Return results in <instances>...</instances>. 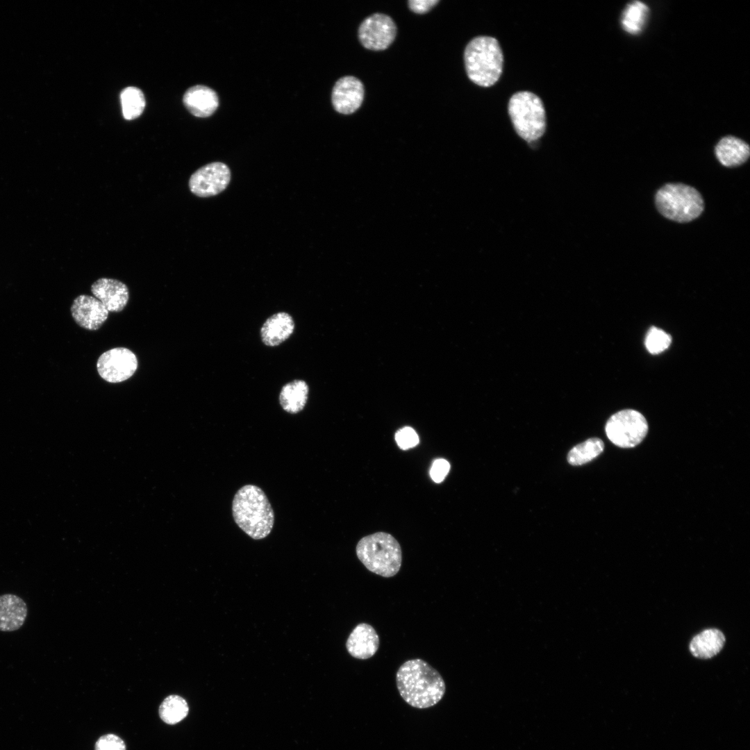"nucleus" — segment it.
I'll return each mask as SVG.
<instances>
[{"instance_id": "8", "label": "nucleus", "mask_w": 750, "mask_h": 750, "mask_svg": "<svg viewBox=\"0 0 750 750\" xmlns=\"http://www.w3.org/2000/svg\"><path fill=\"white\" fill-rule=\"evenodd\" d=\"M135 353L125 347H116L103 353L97 360V369L106 381L116 383L131 378L138 369Z\"/></svg>"}, {"instance_id": "5", "label": "nucleus", "mask_w": 750, "mask_h": 750, "mask_svg": "<svg viewBox=\"0 0 750 750\" xmlns=\"http://www.w3.org/2000/svg\"><path fill=\"white\" fill-rule=\"evenodd\" d=\"M655 202L658 211L666 218L677 222H688L697 218L704 208L701 194L683 183H668L656 192Z\"/></svg>"}, {"instance_id": "24", "label": "nucleus", "mask_w": 750, "mask_h": 750, "mask_svg": "<svg viewBox=\"0 0 750 750\" xmlns=\"http://www.w3.org/2000/svg\"><path fill=\"white\" fill-rule=\"evenodd\" d=\"M120 101L123 116L127 120H132L140 116L145 107L144 94L139 88L135 87L124 88L120 94Z\"/></svg>"}, {"instance_id": "16", "label": "nucleus", "mask_w": 750, "mask_h": 750, "mask_svg": "<svg viewBox=\"0 0 750 750\" xmlns=\"http://www.w3.org/2000/svg\"><path fill=\"white\" fill-rule=\"evenodd\" d=\"M183 103L193 115L207 117L217 110L219 99L212 89L198 85L188 89L183 96Z\"/></svg>"}, {"instance_id": "3", "label": "nucleus", "mask_w": 750, "mask_h": 750, "mask_svg": "<svg viewBox=\"0 0 750 750\" xmlns=\"http://www.w3.org/2000/svg\"><path fill=\"white\" fill-rule=\"evenodd\" d=\"M464 60L469 78L481 87H490L500 78L503 56L498 41L490 36H478L467 45Z\"/></svg>"}, {"instance_id": "29", "label": "nucleus", "mask_w": 750, "mask_h": 750, "mask_svg": "<svg viewBox=\"0 0 750 750\" xmlns=\"http://www.w3.org/2000/svg\"><path fill=\"white\" fill-rule=\"evenodd\" d=\"M438 3V0H410L408 1L410 9L417 14L428 12Z\"/></svg>"}, {"instance_id": "21", "label": "nucleus", "mask_w": 750, "mask_h": 750, "mask_svg": "<svg viewBox=\"0 0 750 750\" xmlns=\"http://www.w3.org/2000/svg\"><path fill=\"white\" fill-rule=\"evenodd\" d=\"M649 9L643 2L633 1L622 12L621 24L629 34L638 35L643 30L649 17Z\"/></svg>"}, {"instance_id": "7", "label": "nucleus", "mask_w": 750, "mask_h": 750, "mask_svg": "<svg viewBox=\"0 0 750 750\" xmlns=\"http://www.w3.org/2000/svg\"><path fill=\"white\" fill-rule=\"evenodd\" d=\"M605 431L608 438L616 446L633 448L647 435L648 424L640 412L626 409L612 415L606 422Z\"/></svg>"}, {"instance_id": "20", "label": "nucleus", "mask_w": 750, "mask_h": 750, "mask_svg": "<svg viewBox=\"0 0 750 750\" xmlns=\"http://www.w3.org/2000/svg\"><path fill=\"white\" fill-rule=\"evenodd\" d=\"M308 394L307 383L302 380H294L282 388L279 395V402L285 411L296 414L305 407Z\"/></svg>"}, {"instance_id": "23", "label": "nucleus", "mask_w": 750, "mask_h": 750, "mask_svg": "<svg viewBox=\"0 0 750 750\" xmlns=\"http://www.w3.org/2000/svg\"><path fill=\"white\" fill-rule=\"evenodd\" d=\"M189 707L186 701L180 696L172 694L167 697L159 707L160 719L167 724H176L188 715Z\"/></svg>"}, {"instance_id": "2", "label": "nucleus", "mask_w": 750, "mask_h": 750, "mask_svg": "<svg viewBox=\"0 0 750 750\" xmlns=\"http://www.w3.org/2000/svg\"><path fill=\"white\" fill-rule=\"evenodd\" d=\"M232 512L236 524L254 540L266 538L274 523V513L263 490L255 485H246L235 493Z\"/></svg>"}, {"instance_id": "15", "label": "nucleus", "mask_w": 750, "mask_h": 750, "mask_svg": "<svg viewBox=\"0 0 750 750\" xmlns=\"http://www.w3.org/2000/svg\"><path fill=\"white\" fill-rule=\"evenodd\" d=\"M28 615L26 602L14 594L0 595V631L12 632L24 624Z\"/></svg>"}, {"instance_id": "12", "label": "nucleus", "mask_w": 750, "mask_h": 750, "mask_svg": "<svg viewBox=\"0 0 750 750\" xmlns=\"http://www.w3.org/2000/svg\"><path fill=\"white\" fill-rule=\"evenodd\" d=\"M108 312L99 299L90 295L78 296L71 306V313L75 322L90 331L98 330L106 321Z\"/></svg>"}, {"instance_id": "25", "label": "nucleus", "mask_w": 750, "mask_h": 750, "mask_svg": "<svg viewBox=\"0 0 750 750\" xmlns=\"http://www.w3.org/2000/svg\"><path fill=\"white\" fill-rule=\"evenodd\" d=\"M672 342V337L664 331L651 327L648 331L645 346L652 354H658L667 349Z\"/></svg>"}, {"instance_id": "6", "label": "nucleus", "mask_w": 750, "mask_h": 750, "mask_svg": "<svg viewBox=\"0 0 750 750\" xmlns=\"http://www.w3.org/2000/svg\"><path fill=\"white\" fill-rule=\"evenodd\" d=\"M508 113L517 133L524 140L533 142L539 139L546 128V115L543 103L536 94L520 91L510 99Z\"/></svg>"}, {"instance_id": "19", "label": "nucleus", "mask_w": 750, "mask_h": 750, "mask_svg": "<svg viewBox=\"0 0 750 750\" xmlns=\"http://www.w3.org/2000/svg\"><path fill=\"white\" fill-rule=\"evenodd\" d=\"M725 643V637L716 628L703 631L693 638L690 644L692 654L698 658L708 659L717 655Z\"/></svg>"}, {"instance_id": "4", "label": "nucleus", "mask_w": 750, "mask_h": 750, "mask_svg": "<svg viewBox=\"0 0 750 750\" xmlns=\"http://www.w3.org/2000/svg\"><path fill=\"white\" fill-rule=\"evenodd\" d=\"M356 551L359 560L369 572L384 578L394 576L401 569V546L388 533L377 532L363 537L358 541Z\"/></svg>"}, {"instance_id": "14", "label": "nucleus", "mask_w": 750, "mask_h": 750, "mask_svg": "<svg viewBox=\"0 0 750 750\" xmlns=\"http://www.w3.org/2000/svg\"><path fill=\"white\" fill-rule=\"evenodd\" d=\"M379 637L369 624H358L351 632L346 642V649L353 658L366 660L372 657L379 647Z\"/></svg>"}, {"instance_id": "13", "label": "nucleus", "mask_w": 750, "mask_h": 750, "mask_svg": "<svg viewBox=\"0 0 750 750\" xmlns=\"http://www.w3.org/2000/svg\"><path fill=\"white\" fill-rule=\"evenodd\" d=\"M91 292L108 312L122 311L129 299L128 287L123 282L115 278H99L91 285Z\"/></svg>"}, {"instance_id": "22", "label": "nucleus", "mask_w": 750, "mask_h": 750, "mask_svg": "<svg viewBox=\"0 0 750 750\" xmlns=\"http://www.w3.org/2000/svg\"><path fill=\"white\" fill-rule=\"evenodd\" d=\"M604 449V444L601 439L593 438L576 445L567 455V461L572 465L585 464L599 455Z\"/></svg>"}, {"instance_id": "28", "label": "nucleus", "mask_w": 750, "mask_h": 750, "mask_svg": "<svg viewBox=\"0 0 750 750\" xmlns=\"http://www.w3.org/2000/svg\"><path fill=\"white\" fill-rule=\"evenodd\" d=\"M449 469L450 465L446 460H436L430 471L431 477L435 483H440L448 474Z\"/></svg>"}, {"instance_id": "9", "label": "nucleus", "mask_w": 750, "mask_h": 750, "mask_svg": "<svg viewBox=\"0 0 750 750\" xmlns=\"http://www.w3.org/2000/svg\"><path fill=\"white\" fill-rule=\"evenodd\" d=\"M231 181V172L222 162L208 163L196 170L190 177V192L199 197H209L224 191Z\"/></svg>"}, {"instance_id": "18", "label": "nucleus", "mask_w": 750, "mask_h": 750, "mask_svg": "<svg viewBox=\"0 0 750 750\" xmlns=\"http://www.w3.org/2000/svg\"><path fill=\"white\" fill-rule=\"evenodd\" d=\"M294 328L293 319L288 313L277 312L263 324L260 330L261 338L267 346H277L291 335Z\"/></svg>"}, {"instance_id": "10", "label": "nucleus", "mask_w": 750, "mask_h": 750, "mask_svg": "<svg viewBox=\"0 0 750 750\" xmlns=\"http://www.w3.org/2000/svg\"><path fill=\"white\" fill-rule=\"evenodd\" d=\"M396 34L394 22L383 13H374L367 17L358 28V38L361 44L373 51L386 49L394 40Z\"/></svg>"}, {"instance_id": "1", "label": "nucleus", "mask_w": 750, "mask_h": 750, "mask_svg": "<svg viewBox=\"0 0 750 750\" xmlns=\"http://www.w3.org/2000/svg\"><path fill=\"white\" fill-rule=\"evenodd\" d=\"M401 698L410 706L425 709L436 705L444 697L446 686L441 674L425 660L404 662L396 674Z\"/></svg>"}, {"instance_id": "11", "label": "nucleus", "mask_w": 750, "mask_h": 750, "mask_svg": "<svg viewBox=\"0 0 750 750\" xmlns=\"http://www.w3.org/2000/svg\"><path fill=\"white\" fill-rule=\"evenodd\" d=\"M364 92L363 84L358 78L351 76L342 77L333 88V106L339 113L351 114L360 107Z\"/></svg>"}, {"instance_id": "26", "label": "nucleus", "mask_w": 750, "mask_h": 750, "mask_svg": "<svg viewBox=\"0 0 750 750\" xmlns=\"http://www.w3.org/2000/svg\"><path fill=\"white\" fill-rule=\"evenodd\" d=\"M395 440L402 449L415 447L419 442V437L415 430L410 427H404L395 434Z\"/></svg>"}, {"instance_id": "27", "label": "nucleus", "mask_w": 750, "mask_h": 750, "mask_svg": "<svg viewBox=\"0 0 750 750\" xmlns=\"http://www.w3.org/2000/svg\"><path fill=\"white\" fill-rule=\"evenodd\" d=\"M95 750H126L124 742L115 734L100 737L95 743Z\"/></svg>"}, {"instance_id": "17", "label": "nucleus", "mask_w": 750, "mask_h": 750, "mask_svg": "<svg viewBox=\"0 0 750 750\" xmlns=\"http://www.w3.org/2000/svg\"><path fill=\"white\" fill-rule=\"evenodd\" d=\"M715 151L719 162L728 167L744 163L750 156L749 144L732 135L722 138L717 144Z\"/></svg>"}]
</instances>
